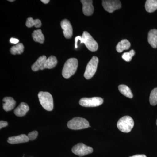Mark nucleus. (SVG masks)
<instances>
[{
    "label": "nucleus",
    "instance_id": "obj_23",
    "mask_svg": "<svg viewBox=\"0 0 157 157\" xmlns=\"http://www.w3.org/2000/svg\"><path fill=\"white\" fill-rule=\"evenodd\" d=\"M24 46L22 43H19L11 47L10 49L11 53L13 55L21 54L24 52Z\"/></svg>",
    "mask_w": 157,
    "mask_h": 157
},
{
    "label": "nucleus",
    "instance_id": "obj_5",
    "mask_svg": "<svg viewBox=\"0 0 157 157\" xmlns=\"http://www.w3.org/2000/svg\"><path fill=\"white\" fill-rule=\"evenodd\" d=\"M67 126L69 128L75 130H81L90 127L89 123L86 119L80 117L73 118L68 122Z\"/></svg>",
    "mask_w": 157,
    "mask_h": 157
},
{
    "label": "nucleus",
    "instance_id": "obj_1",
    "mask_svg": "<svg viewBox=\"0 0 157 157\" xmlns=\"http://www.w3.org/2000/svg\"><path fill=\"white\" fill-rule=\"evenodd\" d=\"M75 48H78V42L80 43H84L86 47L89 50L92 52H95L98 49V43L92 36L88 32L85 31L82 34V36H77L75 39Z\"/></svg>",
    "mask_w": 157,
    "mask_h": 157
},
{
    "label": "nucleus",
    "instance_id": "obj_19",
    "mask_svg": "<svg viewBox=\"0 0 157 157\" xmlns=\"http://www.w3.org/2000/svg\"><path fill=\"white\" fill-rule=\"evenodd\" d=\"M146 11L149 13L153 12L157 9V0H147L145 5Z\"/></svg>",
    "mask_w": 157,
    "mask_h": 157
},
{
    "label": "nucleus",
    "instance_id": "obj_31",
    "mask_svg": "<svg viewBox=\"0 0 157 157\" xmlns=\"http://www.w3.org/2000/svg\"><path fill=\"white\" fill-rule=\"evenodd\" d=\"M9 1L10 2H14V0H9Z\"/></svg>",
    "mask_w": 157,
    "mask_h": 157
},
{
    "label": "nucleus",
    "instance_id": "obj_32",
    "mask_svg": "<svg viewBox=\"0 0 157 157\" xmlns=\"http://www.w3.org/2000/svg\"><path fill=\"white\" fill-rule=\"evenodd\" d=\"M156 125H157V121H156Z\"/></svg>",
    "mask_w": 157,
    "mask_h": 157
},
{
    "label": "nucleus",
    "instance_id": "obj_26",
    "mask_svg": "<svg viewBox=\"0 0 157 157\" xmlns=\"http://www.w3.org/2000/svg\"><path fill=\"white\" fill-rule=\"evenodd\" d=\"M38 133L37 131H33L30 132L28 135L27 136L28 137L29 140H33L36 139L38 136Z\"/></svg>",
    "mask_w": 157,
    "mask_h": 157
},
{
    "label": "nucleus",
    "instance_id": "obj_8",
    "mask_svg": "<svg viewBox=\"0 0 157 157\" xmlns=\"http://www.w3.org/2000/svg\"><path fill=\"white\" fill-rule=\"evenodd\" d=\"M93 148L87 146L83 143H78L74 145L72 149V151L74 154L80 157L83 156L93 152Z\"/></svg>",
    "mask_w": 157,
    "mask_h": 157
},
{
    "label": "nucleus",
    "instance_id": "obj_14",
    "mask_svg": "<svg viewBox=\"0 0 157 157\" xmlns=\"http://www.w3.org/2000/svg\"><path fill=\"white\" fill-rule=\"evenodd\" d=\"M29 110L28 105L25 103H21L19 106L15 109L14 113L17 117L24 116Z\"/></svg>",
    "mask_w": 157,
    "mask_h": 157
},
{
    "label": "nucleus",
    "instance_id": "obj_21",
    "mask_svg": "<svg viewBox=\"0 0 157 157\" xmlns=\"http://www.w3.org/2000/svg\"><path fill=\"white\" fill-rule=\"evenodd\" d=\"M118 89L122 94L126 96L127 98H133V95L131 91V89L126 85H120L119 86Z\"/></svg>",
    "mask_w": 157,
    "mask_h": 157
},
{
    "label": "nucleus",
    "instance_id": "obj_7",
    "mask_svg": "<svg viewBox=\"0 0 157 157\" xmlns=\"http://www.w3.org/2000/svg\"><path fill=\"white\" fill-rule=\"evenodd\" d=\"M104 100L99 97L92 98H82L80 99L79 104L80 106L84 107H96L103 104Z\"/></svg>",
    "mask_w": 157,
    "mask_h": 157
},
{
    "label": "nucleus",
    "instance_id": "obj_6",
    "mask_svg": "<svg viewBox=\"0 0 157 157\" xmlns=\"http://www.w3.org/2000/svg\"><path fill=\"white\" fill-rule=\"evenodd\" d=\"M99 62L98 58L96 56L93 57L86 66L84 74L85 78L89 79L93 77L95 74Z\"/></svg>",
    "mask_w": 157,
    "mask_h": 157
},
{
    "label": "nucleus",
    "instance_id": "obj_13",
    "mask_svg": "<svg viewBox=\"0 0 157 157\" xmlns=\"http://www.w3.org/2000/svg\"><path fill=\"white\" fill-rule=\"evenodd\" d=\"M3 109L6 111H11L16 105V102L11 97H6L3 99Z\"/></svg>",
    "mask_w": 157,
    "mask_h": 157
},
{
    "label": "nucleus",
    "instance_id": "obj_2",
    "mask_svg": "<svg viewBox=\"0 0 157 157\" xmlns=\"http://www.w3.org/2000/svg\"><path fill=\"white\" fill-rule=\"evenodd\" d=\"M78 62L76 58H70L65 63L63 70L62 75L65 78H68L76 73L78 67Z\"/></svg>",
    "mask_w": 157,
    "mask_h": 157
},
{
    "label": "nucleus",
    "instance_id": "obj_17",
    "mask_svg": "<svg viewBox=\"0 0 157 157\" xmlns=\"http://www.w3.org/2000/svg\"><path fill=\"white\" fill-rule=\"evenodd\" d=\"M46 59H47V57L45 56H42L39 57L36 61L35 62L33 65L32 66V70L34 71H37L41 70V68L43 67Z\"/></svg>",
    "mask_w": 157,
    "mask_h": 157
},
{
    "label": "nucleus",
    "instance_id": "obj_3",
    "mask_svg": "<svg viewBox=\"0 0 157 157\" xmlns=\"http://www.w3.org/2000/svg\"><path fill=\"white\" fill-rule=\"evenodd\" d=\"M40 104L47 111H52L53 109V100L52 96L47 92H40L38 94Z\"/></svg>",
    "mask_w": 157,
    "mask_h": 157
},
{
    "label": "nucleus",
    "instance_id": "obj_28",
    "mask_svg": "<svg viewBox=\"0 0 157 157\" xmlns=\"http://www.w3.org/2000/svg\"><path fill=\"white\" fill-rule=\"evenodd\" d=\"M19 42V40L15 38H11L10 39V42L12 44H17Z\"/></svg>",
    "mask_w": 157,
    "mask_h": 157
},
{
    "label": "nucleus",
    "instance_id": "obj_11",
    "mask_svg": "<svg viewBox=\"0 0 157 157\" xmlns=\"http://www.w3.org/2000/svg\"><path fill=\"white\" fill-rule=\"evenodd\" d=\"M92 0H81L82 4V11L83 14L86 16H90L94 13V7Z\"/></svg>",
    "mask_w": 157,
    "mask_h": 157
},
{
    "label": "nucleus",
    "instance_id": "obj_29",
    "mask_svg": "<svg viewBox=\"0 0 157 157\" xmlns=\"http://www.w3.org/2000/svg\"><path fill=\"white\" fill-rule=\"evenodd\" d=\"M130 157H147L144 155H136Z\"/></svg>",
    "mask_w": 157,
    "mask_h": 157
},
{
    "label": "nucleus",
    "instance_id": "obj_15",
    "mask_svg": "<svg viewBox=\"0 0 157 157\" xmlns=\"http://www.w3.org/2000/svg\"><path fill=\"white\" fill-rule=\"evenodd\" d=\"M147 40L150 45L152 47L157 48V30L155 29H152L149 31L148 34Z\"/></svg>",
    "mask_w": 157,
    "mask_h": 157
},
{
    "label": "nucleus",
    "instance_id": "obj_30",
    "mask_svg": "<svg viewBox=\"0 0 157 157\" xmlns=\"http://www.w3.org/2000/svg\"><path fill=\"white\" fill-rule=\"evenodd\" d=\"M41 1L42 3L45 4H48V3H49V2H50V1H49V0H41Z\"/></svg>",
    "mask_w": 157,
    "mask_h": 157
},
{
    "label": "nucleus",
    "instance_id": "obj_25",
    "mask_svg": "<svg viewBox=\"0 0 157 157\" xmlns=\"http://www.w3.org/2000/svg\"><path fill=\"white\" fill-rule=\"evenodd\" d=\"M135 53V51L132 50L129 52H126L124 53L122 56V58L125 61L130 62L132 60V57L134 56Z\"/></svg>",
    "mask_w": 157,
    "mask_h": 157
},
{
    "label": "nucleus",
    "instance_id": "obj_22",
    "mask_svg": "<svg viewBox=\"0 0 157 157\" xmlns=\"http://www.w3.org/2000/svg\"><path fill=\"white\" fill-rule=\"evenodd\" d=\"M26 25L28 28L32 27L33 26H35L36 28H39L42 25V23L40 20H34L32 17H29L27 20Z\"/></svg>",
    "mask_w": 157,
    "mask_h": 157
},
{
    "label": "nucleus",
    "instance_id": "obj_24",
    "mask_svg": "<svg viewBox=\"0 0 157 157\" xmlns=\"http://www.w3.org/2000/svg\"><path fill=\"white\" fill-rule=\"evenodd\" d=\"M150 103L152 106H155L157 104V88L154 89L151 93L149 98Z\"/></svg>",
    "mask_w": 157,
    "mask_h": 157
},
{
    "label": "nucleus",
    "instance_id": "obj_20",
    "mask_svg": "<svg viewBox=\"0 0 157 157\" xmlns=\"http://www.w3.org/2000/svg\"><path fill=\"white\" fill-rule=\"evenodd\" d=\"M32 36L35 42H39L41 44L44 43L45 38L41 30L34 31L32 34Z\"/></svg>",
    "mask_w": 157,
    "mask_h": 157
},
{
    "label": "nucleus",
    "instance_id": "obj_4",
    "mask_svg": "<svg viewBox=\"0 0 157 157\" xmlns=\"http://www.w3.org/2000/svg\"><path fill=\"white\" fill-rule=\"evenodd\" d=\"M134 126V121L131 117L126 116L118 121L117 127L120 131L124 133H129Z\"/></svg>",
    "mask_w": 157,
    "mask_h": 157
},
{
    "label": "nucleus",
    "instance_id": "obj_9",
    "mask_svg": "<svg viewBox=\"0 0 157 157\" xmlns=\"http://www.w3.org/2000/svg\"><path fill=\"white\" fill-rule=\"evenodd\" d=\"M104 9L109 13H112L121 7V4L118 0H105L102 1Z\"/></svg>",
    "mask_w": 157,
    "mask_h": 157
},
{
    "label": "nucleus",
    "instance_id": "obj_16",
    "mask_svg": "<svg viewBox=\"0 0 157 157\" xmlns=\"http://www.w3.org/2000/svg\"><path fill=\"white\" fill-rule=\"evenodd\" d=\"M57 62L56 58L53 56H51L47 59L43 67L41 68V70H43L45 69H52L56 66Z\"/></svg>",
    "mask_w": 157,
    "mask_h": 157
},
{
    "label": "nucleus",
    "instance_id": "obj_27",
    "mask_svg": "<svg viewBox=\"0 0 157 157\" xmlns=\"http://www.w3.org/2000/svg\"><path fill=\"white\" fill-rule=\"evenodd\" d=\"M8 125V123L5 121H0V129H2L4 127H6Z\"/></svg>",
    "mask_w": 157,
    "mask_h": 157
},
{
    "label": "nucleus",
    "instance_id": "obj_12",
    "mask_svg": "<svg viewBox=\"0 0 157 157\" xmlns=\"http://www.w3.org/2000/svg\"><path fill=\"white\" fill-rule=\"evenodd\" d=\"M29 140L27 135H21L18 136H13L9 137L8 139V143L11 144H16L25 143L28 142Z\"/></svg>",
    "mask_w": 157,
    "mask_h": 157
},
{
    "label": "nucleus",
    "instance_id": "obj_18",
    "mask_svg": "<svg viewBox=\"0 0 157 157\" xmlns=\"http://www.w3.org/2000/svg\"><path fill=\"white\" fill-rule=\"evenodd\" d=\"M131 46V43L128 40L123 39L118 43L116 46L117 52H121L124 50H128Z\"/></svg>",
    "mask_w": 157,
    "mask_h": 157
},
{
    "label": "nucleus",
    "instance_id": "obj_10",
    "mask_svg": "<svg viewBox=\"0 0 157 157\" xmlns=\"http://www.w3.org/2000/svg\"><path fill=\"white\" fill-rule=\"evenodd\" d=\"M61 26L63 32L64 36L67 39H70L73 36V28L67 19H64L61 22Z\"/></svg>",
    "mask_w": 157,
    "mask_h": 157
}]
</instances>
